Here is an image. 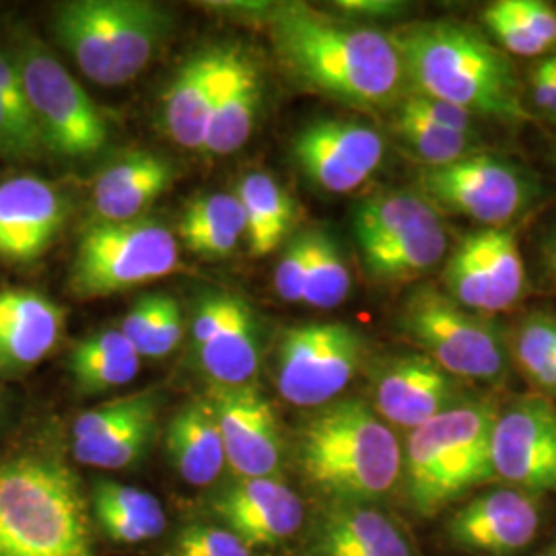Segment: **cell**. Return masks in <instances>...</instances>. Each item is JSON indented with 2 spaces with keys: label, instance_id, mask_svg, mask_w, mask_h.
Returning <instances> with one entry per match:
<instances>
[{
  "label": "cell",
  "instance_id": "e575fe53",
  "mask_svg": "<svg viewBox=\"0 0 556 556\" xmlns=\"http://www.w3.org/2000/svg\"><path fill=\"white\" fill-rule=\"evenodd\" d=\"M43 147L15 60L0 54V155L25 160Z\"/></svg>",
  "mask_w": 556,
  "mask_h": 556
},
{
  "label": "cell",
  "instance_id": "681fc988",
  "mask_svg": "<svg viewBox=\"0 0 556 556\" xmlns=\"http://www.w3.org/2000/svg\"><path fill=\"white\" fill-rule=\"evenodd\" d=\"M540 556H556V542L553 544V546H548L544 553Z\"/></svg>",
  "mask_w": 556,
  "mask_h": 556
},
{
  "label": "cell",
  "instance_id": "5bb4252c",
  "mask_svg": "<svg viewBox=\"0 0 556 556\" xmlns=\"http://www.w3.org/2000/svg\"><path fill=\"white\" fill-rule=\"evenodd\" d=\"M200 369L213 386L252 383L260 369V328L245 299L211 293L197 307L192 326Z\"/></svg>",
  "mask_w": 556,
  "mask_h": 556
},
{
  "label": "cell",
  "instance_id": "44dd1931",
  "mask_svg": "<svg viewBox=\"0 0 556 556\" xmlns=\"http://www.w3.org/2000/svg\"><path fill=\"white\" fill-rule=\"evenodd\" d=\"M225 48H204L186 60L163 93V126L188 151H204Z\"/></svg>",
  "mask_w": 556,
  "mask_h": 556
},
{
  "label": "cell",
  "instance_id": "277c9868",
  "mask_svg": "<svg viewBox=\"0 0 556 556\" xmlns=\"http://www.w3.org/2000/svg\"><path fill=\"white\" fill-rule=\"evenodd\" d=\"M79 478L50 457L0 462V556H96Z\"/></svg>",
  "mask_w": 556,
  "mask_h": 556
},
{
  "label": "cell",
  "instance_id": "836d02e7",
  "mask_svg": "<svg viewBox=\"0 0 556 556\" xmlns=\"http://www.w3.org/2000/svg\"><path fill=\"white\" fill-rule=\"evenodd\" d=\"M509 357L540 396L556 397V316L532 312L517 321L507 338Z\"/></svg>",
  "mask_w": 556,
  "mask_h": 556
},
{
  "label": "cell",
  "instance_id": "d590c367",
  "mask_svg": "<svg viewBox=\"0 0 556 556\" xmlns=\"http://www.w3.org/2000/svg\"><path fill=\"white\" fill-rule=\"evenodd\" d=\"M397 137L422 167H439L482 151L478 132H459L396 105Z\"/></svg>",
  "mask_w": 556,
  "mask_h": 556
},
{
  "label": "cell",
  "instance_id": "1f68e13d",
  "mask_svg": "<svg viewBox=\"0 0 556 556\" xmlns=\"http://www.w3.org/2000/svg\"><path fill=\"white\" fill-rule=\"evenodd\" d=\"M438 220L441 215L417 192H386L358 202L353 215V233L358 252H363Z\"/></svg>",
  "mask_w": 556,
  "mask_h": 556
},
{
  "label": "cell",
  "instance_id": "3957f363",
  "mask_svg": "<svg viewBox=\"0 0 556 556\" xmlns=\"http://www.w3.org/2000/svg\"><path fill=\"white\" fill-rule=\"evenodd\" d=\"M298 459L307 482L337 503H371L402 478L396 433L361 397L316 408L301 427Z\"/></svg>",
  "mask_w": 556,
  "mask_h": 556
},
{
  "label": "cell",
  "instance_id": "2e32d148",
  "mask_svg": "<svg viewBox=\"0 0 556 556\" xmlns=\"http://www.w3.org/2000/svg\"><path fill=\"white\" fill-rule=\"evenodd\" d=\"M472 394L468 383L454 378L422 353L388 358L374 386V408L390 427L413 431Z\"/></svg>",
  "mask_w": 556,
  "mask_h": 556
},
{
  "label": "cell",
  "instance_id": "bcb514c9",
  "mask_svg": "<svg viewBox=\"0 0 556 556\" xmlns=\"http://www.w3.org/2000/svg\"><path fill=\"white\" fill-rule=\"evenodd\" d=\"M161 295H147V298H140L135 307L128 312V316L122 321V328L119 332L126 337V340L135 346V351L139 353L144 344V340L149 337V330H151V324L155 319V314L160 309Z\"/></svg>",
  "mask_w": 556,
  "mask_h": 556
},
{
  "label": "cell",
  "instance_id": "7c38bea8",
  "mask_svg": "<svg viewBox=\"0 0 556 556\" xmlns=\"http://www.w3.org/2000/svg\"><path fill=\"white\" fill-rule=\"evenodd\" d=\"M491 459L495 478L507 486L534 497L556 493V406L553 400L528 394L497 410Z\"/></svg>",
  "mask_w": 556,
  "mask_h": 556
},
{
  "label": "cell",
  "instance_id": "5b68a950",
  "mask_svg": "<svg viewBox=\"0 0 556 556\" xmlns=\"http://www.w3.org/2000/svg\"><path fill=\"white\" fill-rule=\"evenodd\" d=\"M497 410L491 400L472 396L408 431L402 478L418 516H435L472 489L495 480L491 438Z\"/></svg>",
  "mask_w": 556,
  "mask_h": 556
},
{
  "label": "cell",
  "instance_id": "74e56055",
  "mask_svg": "<svg viewBox=\"0 0 556 556\" xmlns=\"http://www.w3.org/2000/svg\"><path fill=\"white\" fill-rule=\"evenodd\" d=\"M482 21L486 25V29L493 34V38L498 41V46L521 59H536L544 56L548 52V48L538 40L536 36L517 20L516 15H511L507 11V7L501 2H493L484 9Z\"/></svg>",
  "mask_w": 556,
  "mask_h": 556
},
{
  "label": "cell",
  "instance_id": "8d00e7d4",
  "mask_svg": "<svg viewBox=\"0 0 556 556\" xmlns=\"http://www.w3.org/2000/svg\"><path fill=\"white\" fill-rule=\"evenodd\" d=\"M351 293V268L332 238L324 229L312 231V260L303 301L314 309H334Z\"/></svg>",
  "mask_w": 556,
  "mask_h": 556
},
{
  "label": "cell",
  "instance_id": "c3c4849f",
  "mask_svg": "<svg viewBox=\"0 0 556 556\" xmlns=\"http://www.w3.org/2000/svg\"><path fill=\"white\" fill-rule=\"evenodd\" d=\"M534 262L542 287L556 295V219L548 223L538 236Z\"/></svg>",
  "mask_w": 556,
  "mask_h": 556
},
{
  "label": "cell",
  "instance_id": "f1b7e54d",
  "mask_svg": "<svg viewBox=\"0 0 556 556\" xmlns=\"http://www.w3.org/2000/svg\"><path fill=\"white\" fill-rule=\"evenodd\" d=\"M450 252V238L443 220L420 227L417 231L363 250L365 273L381 285H404L425 277L438 268Z\"/></svg>",
  "mask_w": 556,
  "mask_h": 556
},
{
  "label": "cell",
  "instance_id": "8fae6325",
  "mask_svg": "<svg viewBox=\"0 0 556 556\" xmlns=\"http://www.w3.org/2000/svg\"><path fill=\"white\" fill-rule=\"evenodd\" d=\"M365 358V338L342 321L287 328L277 351L278 394L299 408L338 400Z\"/></svg>",
  "mask_w": 556,
  "mask_h": 556
},
{
  "label": "cell",
  "instance_id": "4fadbf2b",
  "mask_svg": "<svg viewBox=\"0 0 556 556\" xmlns=\"http://www.w3.org/2000/svg\"><path fill=\"white\" fill-rule=\"evenodd\" d=\"M301 172L330 194H349L371 178L383 161L376 128L353 118H319L291 142Z\"/></svg>",
  "mask_w": 556,
  "mask_h": 556
},
{
  "label": "cell",
  "instance_id": "f907efd6",
  "mask_svg": "<svg viewBox=\"0 0 556 556\" xmlns=\"http://www.w3.org/2000/svg\"><path fill=\"white\" fill-rule=\"evenodd\" d=\"M553 160H555L556 163V139L555 142H553Z\"/></svg>",
  "mask_w": 556,
  "mask_h": 556
},
{
  "label": "cell",
  "instance_id": "6da1fadb",
  "mask_svg": "<svg viewBox=\"0 0 556 556\" xmlns=\"http://www.w3.org/2000/svg\"><path fill=\"white\" fill-rule=\"evenodd\" d=\"M268 21L278 59L303 89L365 110L396 108L406 98L408 80L390 34L303 2L278 4Z\"/></svg>",
  "mask_w": 556,
  "mask_h": 556
},
{
  "label": "cell",
  "instance_id": "7dc6e473",
  "mask_svg": "<svg viewBox=\"0 0 556 556\" xmlns=\"http://www.w3.org/2000/svg\"><path fill=\"white\" fill-rule=\"evenodd\" d=\"M334 7L346 17L367 21L394 20L408 11V4L397 0H338Z\"/></svg>",
  "mask_w": 556,
  "mask_h": 556
},
{
  "label": "cell",
  "instance_id": "ba28073f",
  "mask_svg": "<svg viewBox=\"0 0 556 556\" xmlns=\"http://www.w3.org/2000/svg\"><path fill=\"white\" fill-rule=\"evenodd\" d=\"M178 266V239L157 220H98L80 236L71 291L80 299L112 298L167 277Z\"/></svg>",
  "mask_w": 556,
  "mask_h": 556
},
{
  "label": "cell",
  "instance_id": "b9f144b4",
  "mask_svg": "<svg viewBox=\"0 0 556 556\" xmlns=\"http://www.w3.org/2000/svg\"><path fill=\"white\" fill-rule=\"evenodd\" d=\"M397 105L417 114L420 118L435 122L443 128H452V130H459V132H478V118H475L470 112L452 105V103L433 100V98H427V96H418V93H406V98L400 101Z\"/></svg>",
  "mask_w": 556,
  "mask_h": 556
},
{
  "label": "cell",
  "instance_id": "7402d4cb",
  "mask_svg": "<svg viewBox=\"0 0 556 556\" xmlns=\"http://www.w3.org/2000/svg\"><path fill=\"white\" fill-rule=\"evenodd\" d=\"M262 101V77L250 54L238 46L225 48L223 75L213 103L204 153L231 155L254 130Z\"/></svg>",
  "mask_w": 556,
  "mask_h": 556
},
{
  "label": "cell",
  "instance_id": "603a6c76",
  "mask_svg": "<svg viewBox=\"0 0 556 556\" xmlns=\"http://www.w3.org/2000/svg\"><path fill=\"white\" fill-rule=\"evenodd\" d=\"M176 169L151 151H137L112 163L93 188L98 220L124 223L142 219L144 211L169 190Z\"/></svg>",
  "mask_w": 556,
  "mask_h": 556
},
{
  "label": "cell",
  "instance_id": "d6986e66",
  "mask_svg": "<svg viewBox=\"0 0 556 556\" xmlns=\"http://www.w3.org/2000/svg\"><path fill=\"white\" fill-rule=\"evenodd\" d=\"M213 509L248 546H275L295 536L305 514L298 493L275 477L238 478Z\"/></svg>",
  "mask_w": 556,
  "mask_h": 556
},
{
  "label": "cell",
  "instance_id": "9c48e42d",
  "mask_svg": "<svg viewBox=\"0 0 556 556\" xmlns=\"http://www.w3.org/2000/svg\"><path fill=\"white\" fill-rule=\"evenodd\" d=\"M417 188L438 213L462 215L484 227H511L540 197V184L526 167L486 151L420 167Z\"/></svg>",
  "mask_w": 556,
  "mask_h": 556
},
{
  "label": "cell",
  "instance_id": "f546056e",
  "mask_svg": "<svg viewBox=\"0 0 556 556\" xmlns=\"http://www.w3.org/2000/svg\"><path fill=\"white\" fill-rule=\"evenodd\" d=\"M160 415V397L147 390L139 408L114 427L91 438L73 439V456L91 468L122 470L137 464L147 454Z\"/></svg>",
  "mask_w": 556,
  "mask_h": 556
},
{
  "label": "cell",
  "instance_id": "f35d334b",
  "mask_svg": "<svg viewBox=\"0 0 556 556\" xmlns=\"http://www.w3.org/2000/svg\"><path fill=\"white\" fill-rule=\"evenodd\" d=\"M167 556H252L250 546L227 528L190 526L179 532Z\"/></svg>",
  "mask_w": 556,
  "mask_h": 556
},
{
  "label": "cell",
  "instance_id": "cb8c5ba5",
  "mask_svg": "<svg viewBox=\"0 0 556 556\" xmlns=\"http://www.w3.org/2000/svg\"><path fill=\"white\" fill-rule=\"evenodd\" d=\"M312 556H413L396 521L365 503H338L312 542Z\"/></svg>",
  "mask_w": 556,
  "mask_h": 556
},
{
  "label": "cell",
  "instance_id": "d6a6232c",
  "mask_svg": "<svg viewBox=\"0 0 556 556\" xmlns=\"http://www.w3.org/2000/svg\"><path fill=\"white\" fill-rule=\"evenodd\" d=\"M489 282L495 314L514 309L528 293V273L514 227H484L468 236Z\"/></svg>",
  "mask_w": 556,
  "mask_h": 556
},
{
  "label": "cell",
  "instance_id": "4dcf8cb0",
  "mask_svg": "<svg viewBox=\"0 0 556 556\" xmlns=\"http://www.w3.org/2000/svg\"><path fill=\"white\" fill-rule=\"evenodd\" d=\"M188 252L206 260L231 256L245 236L243 211L236 194H208L188 202L178 225Z\"/></svg>",
  "mask_w": 556,
  "mask_h": 556
},
{
  "label": "cell",
  "instance_id": "484cf974",
  "mask_svg": "<svg viewBox=\"0 0 556 556\" xmlns=\"http://www.w3.org/2000/svg\"><path fill=\"white\" fill-rule=\"evenodd\" d=\"M236 199L243 211L250 256L266 258L289 238L298 206L277 179L264 172H252L238 184Z\"/></svg>",
  "mask_w": 556,
  "mask_h": 556
},
{
  "label": "cell",
  "instance_id": "e0dca14e",
  "mask_svg": "<svg viewBox=\"0 0 556 556\" xmlns=\"http://www.w3.org/2000/svg\"><path fill=\"white\" fill-rule=\"evenodd\" d=\"M538 530V498L511 486L470 498L447 521L450 540L475 555H517L536 540Z\"/></svg>",
  "mask_w": 556,
  "mask_h": 556
},
{
  "label": "cell",
  "instance_id": "4316f807",
  "mask_svg": "<svg viewBox=\"0 0 556 556\" xmlns=\"http://www.w3.org/2000/svg\"><path fill=\"white\" fill-rule=\"evenodd\" d=\"M93 516L101 532L118 544L151 542L167 526L160 498L116 480H100L96 484Z\"/></svg>",
  "mask_w": 556,
  "mask_h": 556
},
{
  "label": "cell",
  "instance_id": "7a4b0ae2",
  "mask_svg": "<svg viewBox=\"0 0 556 556\" xmlns=\"http://www.w3.org/2000/svg\"><path fill=\"white\" fill-rule=\"evenodd\" d=\"M410 91L452 103L475 118L526 122L514 62L477 29L457 21H422L390 34Z\"/></svg>",
  "mask_w": 556,
  "mask_h": 556
},
{
  "label": "cell",
  "instance_id": "52a82bcc",
  "mask_svg": "<svg viewBox=\"0 0 556 556\" xmlns=\"http://www.w3.org/2000/svg\"><path fill=\"white\" fill-rule=\"evenodd\" d=\"M402 332L464 383H498L509 374L507 337L491 316L462 307L433 282L402 303Z\"/></svg>",
  "mask_w": 556,
  "mask_h": 556
},
{
  "label": "cell",
  "instance_id": "ab89813d",
  "mask_svg": "<svg viewBox=\"0 0 556 556\" xmlns=\"http://www.w3.org/2000/svg\"><path fill=\"white\" fill-rule=\"evenodd\" d=\"M312 260V231L293 236L275 270V287L282 301L301 303Z\"/></svg>",
  "mask_w": 556,
  "mask_h": 556
},
{
  "label": "cell",
  "instance_id": "d4e9b609",
  "mask_svg": "<svg viewBox=\"0 0 556 556\" xmlns=\"http://www.w3.org/2000/svg\"><path fill=\"white\" fill-rule=\"evenodd\" d=\"M165 447L179 477L194 486H208L220 477L227 457L219 425L206 396L188 402L172 418Z\"/></svg>",
  "mask_w": 556,
  "mask_h": 556
},
{
  "label": "cell",
  "instance_id": "30bf717a",
  "mask_svg": "<svg viewBox=\"0 0 556 556\" xmlns=\"http://www.w3.org/2000/svg\"><path fill=\"white\" fill-rule=\"evenodd\" d=\"M31 114L48 151L66 160H89L110 140V126L64 64L40 43L17 56Z\"/></svg>",
  "mask_w": 556,
  "mask_h": 556
},
{
  "label": "cell",
  "instance_id": "ffe728a7",
  "mask_svg": "<svg viewBox=\"0 0 556 556\" xmlns=\"http://www.w3.org/2000/svg\"><path fill=\"white\" fill-rule=\"evenodd\" d=\"M64 321V309L36 291H0V371L36 367L59 344Z\"/></svg>",
  "mask_w": 556,
  "mask_h": 556
},
{
  "label": "cell",
  "instance_id": "83f0119b",
  "mask_svg": "<svg viewBox=\"0 0 556 556\" xmlns=\"http://www.w3.org/2000/svg\"><path fill=\"white\" fill-rule=\"evenodd\" d=\"M139 369V353L114 328L80 338L68 355V374L75 381V388L87 396L130 383Z\"/></svg>",
  "mask_w": 556,
  "mask_h": 556
},
{
  "label": "cell",
  "instance_id": "7bdbcfd3",
  "mask_svg": "<svg viewBox=\"0 0 556 556\" xmlns=\"http://www.w3.org/2000/svg\"><path fill=\"white\" fill-rule=\"evenodd\" d=\"M147 392L130 394V396L116 397L110 400L108 404H101L98 408H91L83 413L77 420L73 422V439L91 438L98 435L101 431L114 427L119 420L130 417L144 400Z\"/></svg>",
  "mask_w": 556,
  "mask_h": 556
},
{
  "label": "cell",
  "instance_id": "8992f818",
  "mask_svg": "<svg viewBox=\"0 0 556 556\" xmlns=\"http://www.w3.org/2000/svg\"><path fill=\"white\" fill-rule=\"evenodd\" d=\"M174 27L149 0H68L54 7L52 29L87 79L118 87L151 64Z\"/></svg>",
  "mask_w": 556,
  "mask_h": 556
},
{
  "label": "cell",
  "instance_id": "60d3db41",
  "mask_svg": "<svg viewBox=\"0 0 556 556\" xmlns=\"http://www.w3.org/2000/svg\"><path fill=\"white\" fill-rule=\"evenodd\" d=\"M184 337V316L178 301L161 295L160 309L151 324L149 337L140 349V357L163 358L178 349Z\"/></svg>",
  "mask_w": 556,
  "mask_h": 556
},
{
  "label": "cell",
  "instance_id": "ee69618b",
  "mask_svg": "<svg viewBox=\"0 0 556 556\" xmlns=\"http://www.w3.org/2000/svg\"><path fill=\"white\" fill-rule=\"evenodd\" d=\"M507 11L516 15L548 52L556 48V9L542 0H503Z\"/></svg>",
  "mask_w": 556,
  "mask_h": 556
},
{
  "label": "cell",
  "instance_id": "f6af8a7d",
  "mask_svg": "<svg viewBox=\"0 0 556 556\" xmlns=\"http://www.w3.org/2000/svg\"><path fill=\"white\" fill-rule=\"evenodd\" d=\"M530 93L542 114L556 118V52L538 60L530 71Z\"/></svg>",
  "mask_w": 556,
  "mask_h": 556
},
{
  "label": "cell",
  "instance_id": "9a60e30c",
  "mask_svg": "<svg viewBox=\"0 0 556 556\" xmlns=\"http://www.w3.org/2000/svg\"><path fill=\"white\" fill-rule=\"evenodd\" d=\"M206 400L219 425L229 468L238 478L275 477L282 438L277 413L256 383L211 386Z\"/></svg>",
  "mask_w": 556,
  "mask_h": 556
},
{
  "label": "cell",
  "instance_id": "ac0fdd59",
  "mask_svg": "<svg viewBox=\"0 0 556 556\" xmlns=\"http://www.w3.org/2000/svg\"><path fill=\"white\" fill-rule=\"evenodd\" d=\"M66 220L59 188L34 176L0 184V260L27 264L40 258Z\"/></svg>",
  "mask_w": 556,
  "mask_h": 556
}]
</instances>
